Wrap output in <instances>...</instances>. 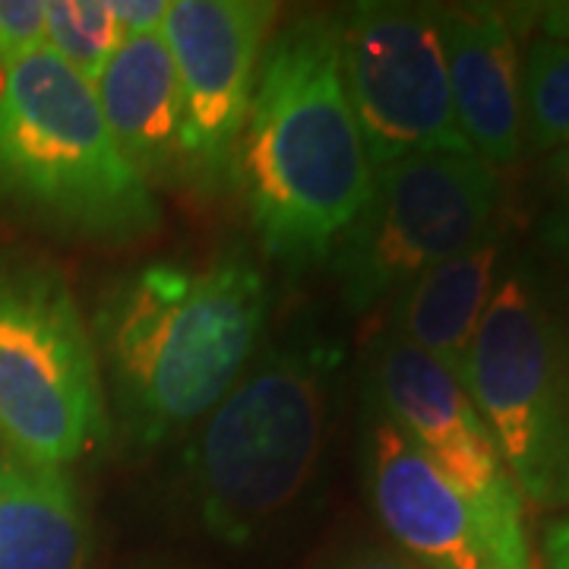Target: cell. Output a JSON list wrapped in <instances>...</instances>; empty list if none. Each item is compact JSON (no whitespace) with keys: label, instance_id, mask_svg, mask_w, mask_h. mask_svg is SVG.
I'll use <instances>...</instances> for the list:
<instances>
[{"label":"cell","instance_id":"4","mask_svg":"<svg viewBox=\"0 0 569 569\" xmlns=\"http://www.w3.org/2000/svg\"><path fill=\"white\" fill-rule=\"evenodd\" d=\"M0 209L73 244L127 247L162 224L96 89L48 44L0 67Z\"/></svg>","mask_w":569,"mask_h":569},{"label":"cell","instance_id":"15","mask_svg":"<svg viewBox=\"0 0 569 569\" xmlns=\"http://www.w3.org/2000/svg\"><path fill=\"white\" fill-rule=\"evenodd\" d=\"M92 529L67 468L0 452V569H89Z\"/></svg>","mask_w":569,"mask_h":569},{"label":"cell","instance_id":"7","mask_svg":"<svg viewBox=\"0 0 569 569\" xmlns=\"http://www.w3.org/2000/svg\"><path fill=\"white\" fill-rule=\"evenodd\" d=\"M500 178L475 152H421L373 171L370 193L332 247L351 313L392 301L427 269L497 234Z\"/></svg>","mask_w":569,"mask_h":569},{"label":"cell","instance_id":"20","mask_svg":"<svg viewBox=\"0 0 569 569\" xmlns=\"http://www.w3.org/2000/svg\"><path fill=\"white\" fill-rule=\"evenodd\" d=\"M538 241L550 257V263L569 272V200L550 203L541 219V228H538Z\"/></svg>","mask_w":569,"mask_h":569},{"label":"cell","instance_id":"2","mask_svg":"<svg viewBox=\"0 0 569 569\" xmlns=\"http://www.w3.org/2000/svg\"><path fill=\"white\" fill-rule=\"evenodd\" d=\"M373 181L339 73L332 13H307L263 51L247 111L238 187L272 260L320 263L361 212Z\"/></svg>","mask_w":569,"mask_h":569},{"label":"cell","instance_id":"12","mask_svg":"<svg viewBox=\"0 0 569 569\" xmlns=\"http://www.w3.org/2000/svg\"><path fill=\"white\" fill-rule=\"evenodd\" d=\"M449 92L468 149L493 171L522 156V61L512 17L493 3L440 7Z\"/></svg>","mask_w":569,"mask_h":569},{"label":"cell","instance_id":"23","mask_svg":"<svg viewBox=\"0 0 569 569\" xmlns=\"http://www.w3.org/2000/svg\"><path fill=\"white\" fill-rule=\"evenodd\" d=\"M535 17H538V22H541V32H545V39L563 41V44H569V0L541 3Z\"/></svg>","mask_w":569,"mask_h":569},{"label":"cell","instance_id":"16","mask_svg":"<svg viewBox=\"0 0 569 569\" xmlns=\"http://www.w3.org/2000/svg\"><path fill=\"white\" fill-rule=\"evenodd\" d=\"M569 142V44L535 39L522 61V149L553 152Z\"/></svg>","mask_w":569,"mask_h":569},{"label":"cell","instance_id":"5","mask_svg":"<svg viewBox=\"0 0 569 569\" xmlns=\"http://www.w3.org/2000/svg\"><path fill=\"white\" fill-rule=\"evenodd\" d=\"M466 389L522 500L569 503V272L529 253L500 266Z\"/></svg>","mask_w":569,"mask_h":569},{"label":"cell","instance_id":"21","mask_svg":"<svg viewBox=\"0 0 569 569\" xmlns=\"http://www.w3.org/2000/svg\"><path fill=\"white\" fill-rule=\"evenodd\" d=\"M538 181H541V193H548L553 203L569 200V142L560 146V149H553V152H548Z\"/></svg>","mask_w":569,"mask_h":569},{"label":"cell","instance_id":"8","mask_svg":"<svg viewBox=\"0 0 569 569\" xmlns=\"http://www.w3.org/2000/svg\"><path fill=\"white\" fill-rule=\"evenodd\" d=\"M332 20L339 73L373 171L421 152H471L452 111L440 7L377 0Z\"/></svg>","mask_w":569,"mask_h":569},{"label":"cell","instance_id":"19","mask_svg":"<svg viewBox=\"0 0 569 569\" xmlns=\"http://www.w3.org/2000/svg\"><path fill=\"white\" fill-rule=\"evenodd\" d=\"M171 0H111V13L118 22L121 41L159 36V29L168 20Z\"/></svg>","mask_w":569,"mask_h":569},{"label":"cell","instance_id":"17","mask_svg":"<svg viewBox=\"0 0 569 569\" xmlns=\"http://www.w3.org/2000/svg\"><path fill=\"white\" fill-rule=\"evenodd\" d=\"M44 44L73 73L92 82L121 44V32L104 0H51L44 3Z\"/></svg>","mask_w":569,"mask_h":569},{"label":"cell","instance_id":"13","mask_svg":"<svg viewBox=\"0 0 569 569\" xmlns=\"http://www.w3.org/2000/svg\"><path fill=\"white\" fill-rule=\"evenodd\" d=\"M111 137L142 181L183 178V108L171 51L162 36L118 44L92 82Z\"/></svg>","mask_w":569,"mask_h":569},{"label":"cell","instance_id":"11","mask_svg":"<svg viewBox=\"0 0 569 569\" xmlns=\"http://www.w3.org/2000/svg\"><path fill=\"white\" fill-rule=\"evenodd\" d=\"M370 406L471 500L509 478L466 387L447 367L392 332L373 346Z\"/></svg>","mask_w":569,"mask_h":569},{"label":"cell","instance_id":"1","mask_svg":"<svg viewBox=\"0 0 569 569\" xmlns=\"http://www.w3.org/2000/svg\"><path fill=\"white\" fill-rule=\"evenodd\" d=\"M266 272L244 244L206 263L156 260L104 284L92 320L123 440L152 449L200 425L263 348Z\"/></svg>","mask_w":569,"mask_h":569},{"label":"cell","instance_id":"18","mask_svg":"<svg viewBox=\"0 0 569 569\" xmlns=\"http://www.w3.org/2000/svg\"><path fill=\"white\" fill-rule=\"evenodd\" d=\"M44 48V3L0 0V67Z\"/></svg>","mask_w":569,"mask_h":569},{"label":"cell","instance_id":"9","mask_svg":"<svg viewBox=\"0 0 569 569\" xmlns=\"http://www.w3.org/2000/svg\"><path fill=\"white\" fill-rule=\"evenodd\" d=\"M365 485L377 519L418 569L531 567L516 481L503 478L471 500L373 406L365 433Z\"/></svg>","mask_w":569,"mask_h":569},{"label":"cell","instance_id":"6","mask_svg":"<svg viewBox=\"0 0 569 569\" xmlns=\"http://www.w3.org/2000/svg\"><path fill=\"white\" fill-rule=\"evenodd\" d=\"M108 437L102 370L54 263L0 250V452L63 468Z\"/></svg>","mask_w":569,"mask_h":569},{"label":"cell","instance_id":"10","mask_svg":"<svg viewBox=\"0 0 569 569\" xmlns=\"http://www.w3.org/2000/svg\"><path fill=\"white\" fill-rule=\"evenodd\" d=\"M279 3L174 0L164 20L183 108V178L206 193L238 187V152Z\"/></svg>","mask_w":569,"mask_h":569},{"label":"cell","instance_id":"3","mask_svg":"<svg viewBox=\"0 0 569 569\" xmlns=\"http://www.w3.org/2000/svg\"><path fill=\"white\" fill-rule=\"evenodd\" d=\"M346 351L313 320L263 342L206 415L190 449V490L203 529L247 548L279 529L323 466Z\"/></svg>","mask_w":569,"mask_h":569},{"label":"cell","instance_id":"22","mask_svg":"<svg viewBox=\"0 0 569 569\" xmlns=\"http://www.w3.org/2000/svg\"><path fill=\"white\" fill-rule=\"evenodd\" d=\"M336 569H418L408 557L387 548H358L342 557Z\"/></svg>","mask_w":569,"mask_h":569},{"label":"cell","instance_id":"24","mask_svg":"<svg viewBox=\"0 0 569 569\" xmlns=\"http://www.w3.org/2000/svg\"><path fill=\"white\" fill-rule=\"evenodd\" d=\"M545 557H548V569H569V519L557 522L548 531Z\"/></svg>","mask_w":569,"mask_h":569},{"label":"cell","instance_id":"14","mask_svg":"<svg viewBox=\"0 0 569 569\" xmlns=\"http://www.w3.org/2000/svg\"><path fill=\"white\" fill-rule=\"evenodd\" d=\"M503 266V241L493 234L468 253L427 269L392 298L389 332L421 348L466 387L468 358ZM468 392V389H466Z\"/></svg>","mask_w":569,"mask_h":569}]
</instances>
